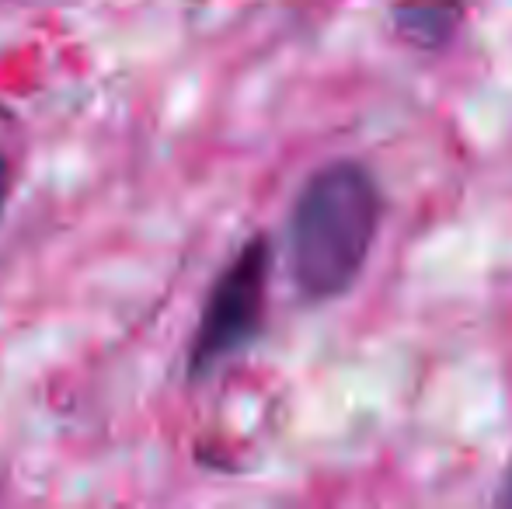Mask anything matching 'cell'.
Here are the masks:
<instances>
[{
	"mask_svg": "<svg viewBox=\"0 0 512 509\" xmlns=\"http://www.w3.org/2000/svg\"><path fill=\"white\" fill-rule=\"evenodd\" d=\"M384 224V189L373 168L335 157L304 178L286 217V272L304 304L356 290Z\"/></svg>",
	"mask_w": 512,
	"mask_h": 509,
	"instance_id": "cell-1",
	"label": "cell"
},
{
	"mask_svg": "<svg viewBox=\"0 0 512 509\" xmlns=\"http://www.w3.org/2000/svg\"><path fill=\"white\" fill-rule=\"evenodd\" d=\"M272 258L276 248L269 234H251L213 279L185 360V377L192 384L213 377L223 363L248 353L265 335Z\"/></svg>",
	"mask_w": 512,
	"mask_h": 509,
	"instance_id": "cell-2",
	"label": "cell"
},
{
	"mask_svg": "<svg viewBox=\"0 0 512 509\" xmlns=\"http://www.w3.org/2000/svg\"><path fill=\"white\" fill-rule=\"evenodd\" d=\"M467 0H394L391 28L418 53H439L457 39Z\"/></svg>",
	"mask_w": 512,
	"mask_h": 509,
	"instance_id": "cell-3",
	"label": "cell"
},
{
	"mask_svg": "<svg viewBox=\"0 0 512 509\" xmlns=\"http://www.w3.org/2000/svg\"><path fill=\"white\" fill-rule=\"evenodd\" d=\"M495 506H512V457L502 471V482H499V492H495Z\"/></svg>",
	"mask_w": 512,
	"mask_h": 509,
	"instance_id": "cell-4",
	"label": "cell"
},
{
	"mask_svg": "<svg viewBox=\"0 0 512 509\" xmlns=\"http://www.w3.org/2000/svg\"><path fill=\"white\" fill-rule=\"evenodd\" d=\"M7 161H0V210H4V199H7Z\"/></svg>",
	"mask_w": 512,
	"mask_h": 509,
	"instance_id": "cell-5",
	"label": "cell"
},
{
	"mask_svg": "<svg viewBox=\"0 0 512 509\" xmlns=\"http://www.w3.org/2000/svg\"><path fill=\"white\" fill-rule=\"evenodd\" d=\"M192 4H203V0H192Z\"/></svg>",
	"mask_w": 512,
	"mask_h": 509,
	"instance_id": "cell-6",
	"label": "cell"
}]
</instances>
